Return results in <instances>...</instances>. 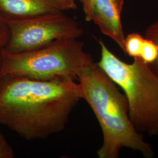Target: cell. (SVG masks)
<instances>
[{"label":"cell","mask_w":158,"mask_h":158,"mask_svg":"<svg viewBox=\"0 0 158 158\" xmlns=\"http://www.w3.org/2000/svg\"><path fill=\"white\" fill-rule=\"evenodd\" d=\"M145 38L152 40L158 46V21L151 25L146 29ZM149 66L155 72L158 74V56L155 63Z\"/></svg>","instance_id":"obj_10"},{"label":"cell","mask_w":158,"mask_h":158,"mask_svg":"<svg viewBox=\"0 0 158 158\" xmlns=\"http://www.w3.org/2000/svg\"><path fill=\"white\" fill-rule=\"evenodd\" d=\"M0 62H1V59H0Z\"/></svg>","instance_id":"obj_15"},{"label":"cell","mask_w":158,"mask_h":158,"mask_svg":"<svg viewBox=\"0 0 158 158\" xmlns=\"http://www.w3.org/2000/svg\"><path fill=\"white\" fill-rule=\"evenodd\" d=\"M158 56V46L152 40L145 38L140 57L145 63L151 65Z\"/></svg>","instance_id":"obj_9"},{"label":"cell","mask_w":158,"mask_h":158,"mask_svg":"<svg viewBox=\"0 0 158 158\" xmlns=\"http://www.w3.org/2000/svg\"><path fill=\"white\" fill-rule=\"evenodd\" d=\"M10 38V31L6 18L0 11V51L6 48Z\"/></svg>","instance_id":"obj_11"},{"label":"cell","mask_w":158,"mask_h":158,"mask_svg":"<svg viewBox=\"0 0 158 158\" xmlns=\"http://www.w3.org/2000/svg\"><path fill=\"white\" fill-rule=\"evenodd\" d=\"M144 40L145 38L138 33L128 34L125 37L123 51L132 58L140 57Z\"/></svg>","instance_id":"obj_8"},{"label":"cell","mask_w":158,"mask_h":158,"mask_svg":"<svg viewBox=\"0 0 158 158\" xmlns=\"http://www.w3.org/2000/svg\"><path fill=\"white\" fill-rule=\"evenodd\" d=\"M99 45L101 56L97 64L123 91L134 128L142 135L158 136V74L139 57L125 62L103 41Z\"/></svg>","instance_id":"obj_3"},{"label":"cell","mask_w":158,"mask_h":158,"mask_svg":"<svg viewBox=\"0 0 158 158\" xmlns=\"http://www.w3.org/2000/svg\"><path fill=\"white\" fill-rule=\"evenodd\" d=\"M62 11L76 10L77 8L75 0H55Z\"/></svg>","instance_id":"obj_14"},{"label":"cell","mask_w":158,"mask_h":158,"mask_svg":"<svg viewBox=\"0 0 158 158\" xmlns=\"http://www.w3.org/2000/svg\"><path fill=\"white\" fill-rule=\"evenodd\" d=\"M83 99L72 78L38 80L0 76V124L27 141L46 139L64 130Z\"/></svg>","instance_id":"obj_1"},{"label":"cell","mask_w":158,"mask_h":158,"mask_svg":"<svg viewBox=\"0 0 158 158\" xmlns=\"http://www.w3.org/2000/svg\"><path fill=\"white\" fill-rule=\"evenodd\" d=\"M14 156L12 148L0 132V158H13Z\"/></svg>","instance_id":"obj_12"},{"label":"cell","mask_w":158,"mask_h":158,"mask_svg":"<svg viewBox=\"0 0 158 158\" xmlns=\"http://www.w3.org/2000/svg\"><path fill=\"white\" fill-rule=\"evenodd\" d=\"M83 99L94 114L102 134V143L97 151L98 158H118L123 148L152 158V147L144 141L132 124L128 105L123 93L100 69L97 63L79 74Z\"/></svg>","instance_id":"obj_2"},{"label":"cell","mask_w":158,"mask_h":158,"mask_svg":"<svg viewBox=\"0 0 158 158\" xmlns=\"http://www.w3.org/2000/svg\"><path fill=\"white\" fill-rule=\"evenodd\" d=\"M61 11L55 0H0V11L6 19H21Z\"/></svg>","instance_id":"obj_7"},{"label":"cell","mask_w":158,"mask_h":158,"mask_svg":"<svg viewBox=\"0 0 158 158\" xmlns=\"http://www.w3.org/2000/svg\"><path fill=\"white\" fill-rule=\"evenodd\" d=\"M0 76L38 80L72 78L94 63L84 44L76 38H62L34 51L12 53L0 51Z\"/></svg>","instance_id":"obj_4"},{"label":"cell","mask_w":158,"mask_h":158,"mask_svg":"<svg viewBox=\"0 0 158 158\" xmlns=\"http://www.w3.org/2000/svg\"><path fill=\"white\" fill-rule=\"evenodd\" d=\"M124 0H95L90 21L96 23L102 34L113 40L124 51L125 35L121 23Z\"/></svg>","instance_id":"obj_6"},{"label":"cell","mask_w":158,"mask_h":158,"mask_svg":"<svg viewBox=\"0 0 158 158\" xmlns=\"http://www.w3.org/2000/svg\"><path fill=\"white\" fill-rule=\"evenodd\" d=\"M83 6L85 18L87 21H90L91 14L93 6L95 0H78Z\"/></svg>","instance_id":"obj_13"},{"label":"cell","mask_w":158,"mask_h":158,"mask_svg":"<svg viewBox=\"0 0 158 158\" xmlns=\"http://www.w3.org/2000/svg\"><path fill=\"white\" fill-rule=\"evenodd\" d=\"M6 22L10 38L4 49L12 53L36 50L59 39H78L83 34L79 23L62 11Z\"/></svg>","instance_id":"obj_5"}]
</instances>
